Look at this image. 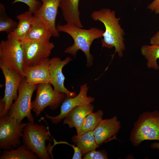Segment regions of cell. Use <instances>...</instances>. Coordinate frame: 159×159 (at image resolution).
I'll return each instance as SVG.
<instances>
[{
    "label": "cell",
    "mask_w": 159,
    "mask_h": 159,
    "mask_svg": "<svg viewBox=\"0 0 159 159\" xmlns=\"http://www.w3.org/2000/svg\"><path fill=\"white\" fill-rule=\"evenodd\" d=\"M89 87L87 84L82 85L78 94L73 97H67L63 102L61 106L60 113L55 116L46 115L47 118L50 120L52 123L57 124L75 107L80 105H88L93 102L94 98L88 96L87 93Z\"/></svg>",
    "instance_id": "8fae6325"
},
{
    "label": "cell",
    "mask_w": 159,
    "mask_h": 159,
    "mask_svg": "<svg viewBox=\"0 0 159 159\" xmlns=\"http://www.w3.org/2000/svg\"><path fill=\"white\" fill-rule=\"evenodd\" d=\"M150 43L151 45L159 46V31L150 38Z\"/></svg>",
    "instance_id": "f1b7e54d"
},
{
    "label": "cell",
    "mask_w": 159,
    "mask_h": 159,
    "mask_svg": "<svg viewBox=\"0 0 159 159\" xmlns=\"http://www.w3.org/2000/svg\"><path fill=\"white\" fill-rule=\"evenodd\" d=\"M21 2L27 5L29 7V10L34 13L38 10L41 7L42 4L38 0H14L12 4Z\"/></svg>",
    "instance_id": "484cf974"
},
{
    "label": "cell",
    "mask_w": 159,
    "mask_h": 159,
    "mask_svg": "<svg viewBox=\"0 0 159 159\" xmlns=\"http://www.w3.org/2000/svg\"><path fill=\"white\" fill-rule=\"evenodd\" d=\"M52 36L49 26L39 15L34 14L32 26L26 38L21 43L39 40H49Z\"/></svg>",
    "instance_id": "2e32d148"
},
{
    "label": "cell",
    "mask_w": 159,
    "mask_h": 159,
    "mask_svg": "<svg viewBox=\"0 0 159 159\" xmlns=\"http://www.w3.org/2000/svg\"><path fill=\"white\" fill-rule=\"evenodd\" d=\"M72 140L80 150L82 156L100 147L96 141L93 131L72 137Z\"/></svg>",
    "instance_id": "ffe728a7"
},
{
    "label": "cell",
    "mask_w": 159,
    "mask_h": 159,
    "mask_svg": "<svg viewBox=\"0 0 159 159\" xmlns=\"http://www.w3.org/2000/svg\"><path fill=\"white\" fill-rule=\"evenodd\" d=\"M56 28L59 32H64L69 34L73 40V44L68 47L64 52L75 57L78 51L82 50L86 57L87 66H91L93 64L94 58L90 53V46L95 39L102 37L104 31L94 27L84 29L67 23L63 25L58 24Z\"/></svg>",
    "instance_id": "7a4b0ae2"
},
{
    "label": "cell",
    "mask_w": 159,
    "mask_h": 159,
    "mask_svg": "<svg viewBox=\"0 0 159 159\" xmlns=\"http://www.w3.org/2000/svg\"><path fill=\"white\" fill-rule=\"evenodd\" d=\"M94 106L91 104L77 106L74 108L64 118L63 123L69 128L74 127L76 131L80 128L86 117L92 112Z\"/></svg>",
    "instance_id": "e0dca14e"
},
{
    "label": "cell",
    "mask_w": 159,
    "mask_h": 159,
    "mask_svg": "<svg viewBox=\"0 0 159 159\" xmlns=\"http://www.w3.org/2000/svg\"><path fill=\"white\" fill-rule=\"evenodd\" d=\"M80 0H61L59 7L62 16L67 23L82 28L83 26L80 19L79 9Z\"/></svg>",
    "instance_id": "ac0fdd59"
},
{
    "label": "cell",
    "mask_w": 159,
    "mask_h": 159,
    "mask_svg": "<svg viewBox=\"0 0 159 159\" xmlns=\"http://www.w3.org/2000/svg\"><path fill=\"white\" fill-rule=\"evenodd\" d=\"M91 17L94 21H100L104 25V32L101 42L102 47L110 49L115 47V52H117L120 57L122 56L125 49L124 37L125 33L119 24L120 18L116 17L115 11L104 8L93 11Z\"/></svg>",
    "instance_id": "6da1fadb"
},
{
    "label": "cell",
    "mask_w": 159,
    "mask_h": 159,
    "mask_svg": "<svg viewBox=\"0 0 159 159\" xmlns=\"http://www.w3.org/2000/svg\"><path fill=\"white\" fill-rule=\"evenodd\" d=\"M27 123L19 122L8 114L0 118V148L9 150L18 147L20 143Z\"/></svg>",
    "instance_id": "52a82bcc"
},
{
    "label": "cell",
    "mask_w": 159,
    "mask_h": 159,
    "mask_svg": "<svg viewBox=\"0 0 159 159\" xmlns=\"http://www.w3.org/2000/svg\"><path fill=\"white\" fill-rule=\"evenodd\" d=\"M48 127L29 122L25 127L22 136L23 144L41 159L50 158L47 150V140L52 141Z\"/></svg>",
    "instance_id": "277c9868"
},
{
    "label": "cell",
    "mask_w": 159,
    "mask_h": 159,
    "mask_svg": "<svg viewBox=\"0 0 159 159\" xmlns=\"http://www.w3.org/2000/svg\"><path fill=\"white\" fill-rule=\"evenodd\" d=\"M38 158L33 152L23 144L17 148L5 150L0 157V159H36Z\"/></svg>",
    "instance_id": "44dd1931"
},
{
    "label": "cell",
    "mask_w": 159,
    "mask_h": 159,
    "mask_svg": "<svg viewBox=\"0 0 159 159\" xmlns=\"http://www.w3.org/2000/svg\"><path fill=\"white\" fill-rule=\"evenodd\" d=\"M66 143L71 146L74 150V154L72 158V159H82V154L81 151L77 146H75L69 144L67 143Z\"/></svg>",
    "instance_id": "83f0119b"
},
{
    "label": "cell",
    "mask_w": 159,
    "mask_h": 159,
    "mask_svg": "<svg viewBox=\"0 0 159 159\" xmlns=\"http://www.w3.org/2000/svg\"><path fill=\"white\" fill-rule=\"evenodd\" d=\"M150 147L153 149H159V142H155L152 143L151 144Z\"/></svg>",
    "instance_id": "f546056e"
},
{
    "label": "cell",
    "mask_w": 159,
    "mask_h": 159,
    "mask_svg": "<svg viewBox=\"0 0 159 159\" xmlns=\"http://www.w3.org/2000/svg\"><path fill=\"white\" fill-rule=\"evenodd\" d=\"M1 68L5 80V88L3 97L0 100L4 102L5 108L0 117H3L7 115L12 104L13 101L17 98L19 87L24 78L16 72L11 70L0 63Z\"/></svg>",
    "instance_id": "30bf717a"
},
{
    "label": "cell",
    "mask_w": 159,
    "mask_h": 159,
    "mask_svg": "<svg viewBox=\"0 0 159 159\" xmlns=\"http://www.w3.org/2000/svg\"><path fill=\"white\" fill-rule=\"evenodd\" d=\"M147 8L157 14H159V0H154L147 6Z\"/></svg>",
    "instance_id": "4316f807"
},
{
    "label": "cell",
    "mask_w": 159,
    "mask_h": 159,
    "mask_svg": "<svg viewBox=\"0 0 159 159\" xmlns=\"http://www.w3.org/2000/svg\"><path fill=\"white\" fill-rule=\"evenodd\" d=\"M103 113L101 110L89 114L85 119L80 129L77 132L80 135L93 131L102 120Z\"/></svg>",
    "instance_id": "7402d4cb"
},
{
    "label": "cell",
    "mask_w": 159,
    "mask_h": 159,
    "mask_svg": "<svg viewBox=\"0 0 159 159\" xmlns=\"http://www.w3.org/2000/svg\"><path fill=\"white\" fill-rule=\"evenodd\" d=\"M40 0L42 2V5L34 13L40 16L47 24L52 31V36L59 37V34L57 30L55 23L61 0Z\"/></svg>",
    "instance_id": "5bb4252c"
},
{
    "label": "cell",
    "mask_w": 159,
    "mask_h": 159,
    "mask_svg": "<svg viewBox=\"0 0 159 159\" xmlns=\"http://www.w3.org/2000/svg\"><path fill=\"white\" fill-rule=\"evenodd\" d=\"M130 140L135 146L145 140L159 141V112L155 110L141 114L134 124Z\"/></svg>",
    "instance_id": "3957f363"
},
{
    "label": "cell",
    "mask_w": 159,
    "mask_h": 159,
    "mask_svg": "<svg viewBox=\"0 0 159 159\" xmlns=\"http://www.w3.org/2000/svg\"><path fill=\"white\" fill-rule=\"evenodd\" d=\"M121 127L117 117L114 116L110 119L102 120L93 132L97 143L102 144L117 134Z\"/></svg>",
    "instance_id": "9a60e30c"
},
{
    "label": "cell",
    "mask_w": 159,
    "mask_h": 159,
    "mask_svg": "<svg viewBox=\"0 0 159 159\" xmlns=\"http://www.w3.org/2000/svg\"><path fill=\"white\" fill-rule=\"evenodd\" d=\"M23 52V67L38 65L48 58L54 47L49 40H39L21 43Z\"/></svg>",
    "instance_id": "9c48e42d"
},
{
    "label": "cell",
    "mask_w": 159,
    "mask_h": 159,
    "mask_svg": "<svg viewBox=\"0 0 159 159\" xmlns=\"http://www.w3.org/2000/svg\"><path fill=\"white\" fill-rule=\"evenodd\" d=\"M66 96L65 94L55 90L49 83L37 84L36 97L32 102V109L38 116L47 107L52 110L57 108Z\"/></svg>",
    "instance_id": "ba28073f"
},
{
    "label": "cell",
    "mask_w": 159,
    "mask_h": 159,
    "mask_svg": "<svg viewBox=\"0 0 159 159\" xmlns=\"http://www.w3.org/2000/svg\"><path fill=\"white\" fill-rule=\"evenodd\" d=\"M142 54L148 61V68H152L157 70L159 67L157 63V60L159 58V46L156 45H144L141 47Z\"/></svg>",
    "instance_id": "603a6c76"
},
{
    "label": "cell",
    "mask_w": 159,
    "mask_h": 159,
    "mask_svg": "<svg viewBox=\"0 0 159 159\" xmlns=\"http://www.w3.org/2000/svg\"><path fill=\"white\" fill-rule=\"evenodd\" d=\"M72 58L68 57L61 60L55 57L50 59L49 70L50 76V83L56 91L65 94L67 97H73L76 95L75 92L68 90L64 85L65 77L62 72L64 67L71 61Z\"/></svg>",
    "instance_id": "7c38bea8"
},
{
    "label": "cell",
    "mask_w": 159,
    "mask_h": 159,
    "mask_svg": "<svg viewBox=\"0 0 159 159\" xmlns=\"http://www.w3.org/2000/svg\"><path fill=\"white\" fill-rule=\"evenodd\" d=\"M84 159H107V154L105 151L95 150L91 151L87 153L83 158Z\"/></svg>",
    "instance_id": "d4e9b609"
},
{
    "label": "cell",
    "mask_w": 159,
    "mask_h": 159,
    "mask_svg": "<svg viewBox=\"0 0 159 159\" xmlns=\"http://www.w3.org/2000/svg\"><path fill=\"white\" fill-rule=\"evenodd\" d=\"M0 63L24 77L23 52L21 42L10 34L0 43Z\"/></svg>",
    "instance_id": "5b68a950"
},
{
    "label": "cell",
    "mask_w": 159,
    "mask_h": 159,
    "mask_svg": "<svg viewBox=\"0 0 159 159\" xmlns=\"http://www.w3.org/2000/svg\"><path fill=\"white\" fill-rule=\"evenodd\" d=\"M37 85L28 83L24 77L19 87L17 99L12 105L8 114L21 122L24 118L29 122H34V118L31 113V99Z\"/></svg>",
    "instance_id": "8992f818"
},
{
    "label": "cell",
    "mask_w": 159,
    "mask_h": 159,
    "mask_svg": "<svg viewBox=\"0 0 159 159\" xmlns=\"http://www.w3.org/2000/svg\"><path fill=\"white\" fill-rule=\"evenodd\" d=\"M49 64L50 59L47 58L38 65L23 67V73L26 82L34 85L50 83Z\"/></svg>",
    "instance_id": "4fadbf2b"
},
{
    "label": "cell",
    "mask_w": 159,
    "mask_h": 159,
    "mask_svg": "<svg viewBox=\"0 0 159 159\" xmlns=\"http://www.w3.org/2000/svg\"><path fill=\"white\" fill-rule=\"evenodd\" d=\"M17 22L13 20L7 14L5 7L0 4V32L9 34L13 32L17 26Z\"/></svg>",
    "instance_id": "cb8c5ba5"
},
{
    "label": "cell",
    "mask_w": 159,
    "mask_h": 159,
    "mask_svg": "<svg viewBox=\"0 0 159 159\" xmlns=\"http://www.w3.org/2000/svg\"><path fill=\"white\" fill-rule=\"evenodd\" d=\"M34 13L29 10L16 16L18 20L17 27L11 34L21 42L29 34L32 26Z\"/></svg>",
    "instance_id": "d6986e66"
}]
</instances>
